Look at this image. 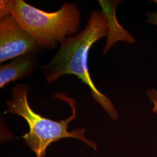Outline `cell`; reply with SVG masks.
<instances>
[{
  "label": "cell",
  "mask_w": 157,
  "mask_h": 157,
  "mask_svg": "<svg viewBox=\"0 0 157 157\" xmlns=\"http://www.w3.org/2000/svg\"><path fill=\"white\" fill-rule=\"evenodd\" d=\"M108 33L107 19L102 11L91 12L84 29L68 37L61 44L50 62L41 66V72L47 82H56L62 76L73 75L87 86L91 95L112 119H117L118 113L111 100L95 86L88 68V55L91 47Z\"/></svg>",
  "instance_id": "6da1fadb"
},
{
  "label": "cell",
  "mask_w": 157,
  "mask_h": 157,
  "mask_svg": "<svg viewBox=\"0 0 157 157\" xmlns=\"http://www.w3.org/2000/svg\"><path fill=\"white\" fill-rule=\"evenodd\" d=\"M30 90L27 84H17L12 88L11 98L6 101L8 107L5 113L17 115L22 117L28 124L29 132L22 136L25 143L34 152L37 157H45L46 150L54 141L64 138H73L83 141L88 146L97 150L95 143L86 139L85 129H73L68 131V125L75 119L76 114V101L61 93H57L54 97L65 101L71 107L72 114L66 120L55 121L42 117L34 112L28 101Z\"/></svg>",
  "instance_id": "7a4b0ae2"
},
{
  "label": "cell",
  "mask_w": 157,
  "mask_h": 157,
  "mask_svg": "<svg viewBox=\"0 0 157 157\" xmlns=\"http://www.w3.org/2000/svg\"><path fill=\"white\" fill-rule=\"evenodd\" d=\"M11 14L43 48L52 50L76 33L80 11L75 3L67 2L55 12L44 11L23 0H1L0 15Z\"/></svg>",
  "instance_id": "3957f363"
},
{
  "label": "cell",
  "mask_w": 157,
  "mask_h": 157,
  "mask_svg": "<svg viewBox=\"0 0 157 157\" xmlns=\"http://www.w3.org/2000/svg\"><path fill=\"white\" fill-rule=\"evenodd\" d=\"M43 48L11 14L0 15V62L29 54H38Z\"/></svg>",
  "instance_id": "277c9868"
},
{
  "label": "cell",
  "mask_w": 157,
  "mask_h": 157,
  "mask_svg": "<svg viewBox=\"0 0 157 157\" xmlns=\"http://www.w3.org/2000/svg\"><path fill=\"white\" fill-rule=\"evenodd\" d=\"M98 2L107 19L108 27L107 42L103 50L104 56L118 41L135 43L134 37L119 24L117 18L116 10L122 1L98 0Z\"/></svg>",
  "instance_id": "5b68a950"
},
{
  "label": "cell",
  "mask_w": 157,
  "mask_h": 157,
  "mask_svg": "<svg viewBox=\"0 0 157 157\" xmlns=\"http://www.w3.org/2000/svg\"><path fill=\"white\" fill-rule=\"evenodd\" d=\"M39 67L37 54H29L19 56L0 67V88L11 82L30 76Z\"/></svg>",
  "instance_id": "8992f818"
},
{
  "label": "cell",
  "mask_w": 157,
  "mask_h": 157,
  "mask_svg": "<svg viewBox=\"0 0 157 157\" xmlns=\"http://www.w3.org/2000/svg\"><path fill=\"white\" fill-rule=\"evenodd\" d=\"M147 94L154 105L152 111L157 114V90L154 89H148L147 91Z\"/></svg>",
  "instance_id": "52a82bcc"
},
{
  "label": "cell",
  "mask_w": 157,
  "mask_h": 157,
  "mask_svg": "<svg viewBox=\"0 0 157 157\" xmlns=\"http://www.w3.org/2000/svg\"><path fill=\"white\" fill-rule=\"evenodd\" d=\"M147 15L148 17L147 22L157 26V12H150L147 13Z\"/></svg>",
  "instance_id": "ba28073f"
},
{
  "label": "cell",
  "mask_w": 157,
  "mask_h": 157,
  "mask_svg": "<svg viewBox=\"0 0 157 157\" xmlns=\"http://www.w3.org/2000/svg\"><path fill=\"white\" fill-rule=\"evenodd\" d=\"M153 2H155L156 4H157V0H154V1H152Z\"/></svg>",
  "instance_id": "9c48e42d"
}]
</instances>
